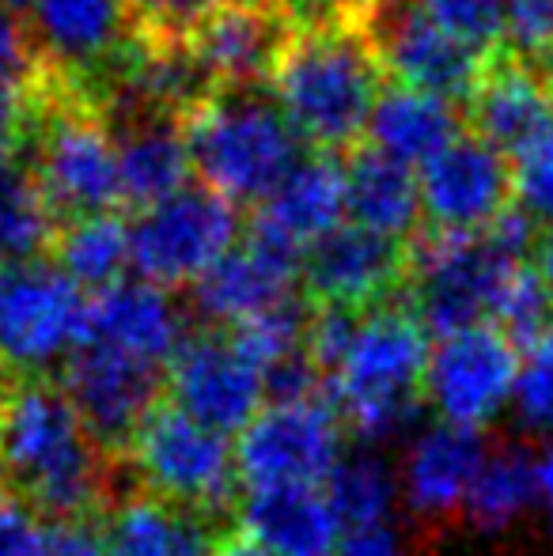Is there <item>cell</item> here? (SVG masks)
<instances>
[{
    "label": "cell",
    "instance_id": "cell-14",
    "mask_svg": "<svg viewBox=\"0 0 553 556\" xmlns=\"http://www.w3.org/2000/svg\"><path fill=\"white\" fill-rule=\"evenodd\" d=\"M417 182L425 227L440 235H481L516 205V163L474 132L428 160Z\"/></svg>",
    "mask_w": 553,
    "mask_h": 556
},
{
    "label": "cell",
    "instance_id": "cell-20",
    "mask_svg": "<svg viewBox=\"0 0 553 556\" xmlns=\"http://www.w3.org/2000/svg\"><path fill=\"white\" fill-rule=\"evenodd\" d=\"M345 216V155L311 152L292 163L269 198L254 208L251 224L307 250Z\"/></svg>",
    "mask_w": 553,
    "mask_h": 556
},
{
    "label": "cell",
    "instance_id": "cell-45",
    "mask_svg": "<svg viewBox=\"0 0 553 556\" xmlns=\"http://www.w3.org/2000/svg\"><path fill=\"white\" fill-rule=\"evenodd\" d=\"M550 68H553V58H550Z\"/></svg>",
    "mask_w": 553,
    "mask_h": 556
},
{
    "label": "cell",
    "instance_id": "cell-42",
    "mask_svg": "<svg viewBox=\"0 0 553 556\" xmlns=\"http://www.w3.org/2000/svg\"><path fill=\"white\" fill-rule=\"evenodd\" d=\"M531 265L539 269L542 285H546L553 295V224L539 227V239H535V250H531Z\"/></svg>",
    "mask_w": 553,
    "mask_h": 556
},
{
    "label": "cell",
    "instance_id": "cell-19",
    "mask_svg": "<svg viewBox=\"0 0 553 556\" xmlns=\"http://www.w3.org/2000/svg\"><path fill=\"white\" fill-rule=\"evenodd\" d=\"M111 117L118 137L122 208L140 216L190 190L193 163L178 117L152 111H118Z\"/></svg>",
    "mask_w": 553,
    "mask_h": 556
},
{
    "label": "cell",
    "instance_id": "cell-13",
    "mask_svg": "<svg viewBox=\"0 0 553 556\" xmlns=\"http://www.w3.org/2000/svg\"><path fill=\"white\" fill-rule=\"evenodd\" d=\"M58 382L73 409L80 413L88 435L122 462L140 420L163 397V367L134 359L103 344H76L61 364Z\"/></svg>",
    "mask_w": 553,
    "mask_h": 556
},
{
    "label": "cell",
    "instance_id": "cell-10",
    "mask_svg": "<svg viewBox=\"0 0 553 556\" xmlns=\"http://www.w3.org/2000/svg\"><path fill=\"white\" fill-rule=\"evenodd\" d=\"M300 27L292 0H228L183 38L186 58L209 88H269L277 58Z\"/></svg>",
    "mask_w": 553,
    "mask_h": 556
},
{
    "label": "cell",
    "instance_id": "cell-39",
    "mask_svg": "<svg viewBox=\"0 0 553 556\" xmlns=\"http://www.w3.org/2000/svg\"><path fill=\"white\" fill-rule=\"evenodd\" d=\"M23 155V111L20 96H0V170L15 167Z\"/></svg>",
    "mask_w": 553,
    "mask_h": 556
},
{
    "label": "cell",
    "instance_id": "cell-28",
    "mask_svg": "<svg viewBox=\"0 0 553 556\" xmlns=\"http://www.w3.org/2000/svg\"><path fill=\"white\" fill-rule=\"evenodd\" d=\"M186 515L163 500L129 489L96 522L106 556H178Z\"/></svg>",
    "mask_w": 553,
    "mask_h": 556
},
{
    "label": "cell",
    "instance_id": "cell-2",
    "mask_svg": "<svg viewBox=\"0 0 553 556\" xmlns=\"http://www.w3.org/2000/svg\"><path fill=\"white\" fill-rule=\"evenodd\" d=\"M372 8L300 20L269 76V96L311 152L349 155L364 144L387 73L368 30Z\"/></svg>",
    "mask_w": 553,
    "mask_h": 556
},
{
    "label": "cell",
    "instance_id": "cell-23",
    "mask_svg": "<svg viewBox=\"0 0 553 556\" xmlns=\"http://www.w3.org/2000/svg\"><path fill=\"white\" fill-rule=\"evenodd\" d=\"M345 213L356 227L410 242L425 227L414 167L376 152L372 144H356L345 155Z\"/></svg>",
    "mask_w": 553,
    "mask_h": 556
},
{
    "label": "cell",
    "instance_id": "cell-33",
    "mask_svg": "<svg viewBox=\"0 0 553 556\" xmlns=\"http://www.w3.org/2000/svg\"><path fill=\"white\" fill-rule=\"evenodd\" d=\"M46 61L50 58L42 53L27 20L0 0V96H23L38 80Z\"/></svg>",
    "mask_w": 553,
    "mask_h": 556
},
{
    "label": "cell",
    "instance_id": "cell-11",
    "mask_svg": "<svg viewBox=\"0 0 553 556\" xmlns=\"http://www.w3.org/2000/svg\"><path fill=\"white\" fill-rule=\"evenodd\" d=\"M368 30L387 80L466 106L486 53L448 35L420 0H379L368 12Z\"/></svg>",
    "mask_w": 553,
    "mask_h": 556
},
{
    "label": "cell",
    "instance_id": "cell-41",
    "mask_svg": "<svg viewBox=\"0 0 553 556\" xmlns=\"http://www.w3.org/2000/svg\"><path fill=\"white\" fill-rule=\"evenodd\" d=\"M334 556H402V549L384 527H376V530H361V534H349L345 545Z\"/></svg>",
    "mask_w": 553,
    "mask_h": 556
},
{
    "label": "cell",
    "instance_id": "cell-44",
    "mask_svg": "<svg viewBox=\"0 0 553 556\" xmlns=\"http://www.w3.org/2000/svg\"><path fill=\"white\" fill-rule=\"evenodd\" d=\"M0 500H4V477H0Z\"/></svg>",
    "mask_w": 553,
    "mask_h": 556
},
{
    "label": "cell",
    "instance_id": "cell-16",
    "mask_svg": "<svg viewBox=\"0 0 553 556\" xmlns=\"http://www.w3.org/2000/svg\"><path fill=\"white\" fill-rule=\"evenodd\" d=\"M466 122L474 137L516 163L553 122V68L504 38L481 61V76L466 99Z\"/></svg>",
    "mask_w": 553,
    "mask_h": 556
},
{
    "label": "cell",
    "instance_id": "cell-26",
    "mask_svg": "<svg viewBox=\"0 0 553 556\" xmlns=\"http://www.w3.org/2000/svg\"><path fill=\"white\" fill-rule=\"evenodd\" d=\"M46 262H53L76 288H91V295L126 280L134 265L129 254V224L118 213H96L61 220Z\"/></svg>",
    "mask_w": 553,
    "mask_h": 556
},
{
    "label": "cell",
    "instance_id": "cell-35",
    "mask_svg": "<svg viewBox=\"0 0 553 556\" xmlns=\"http://www.w3.org/2000/svg\"><path fill=\"white\" fill-rule=\"evenodd\" d=\"M519 409L531 425L553 428V337L527 349V364L519 367Z\"/></svg>",
    "mask_w": 553,
    "mask_h": 556
},
{
    "label": "cell",
    "instance_id": "cell-40",
    "mask_svg": "<svg viewBox=\"0 0 553 556\" xmlns=\"http://www.w3.org/2000/svg\"><path fill=\"white\" fill-rule=\"evenodd\" d=\"M213 556H277V553H269L266 545H262L259 538H254L251 530L236 519V522H224V527L216 530V553Z\"/></svg>",
    "mask_w": 553,
    "mask_h": 556
},
{
    "label": "cell",
    "instance_id": "cell-29",
    "mask_svg": "<svg viewBox=\"0 0 553 556\" xmlns=\"http://www.w3.org/2000/svg\"><path fill=\"white\" fill-rule=\"evenodd\" d=\"M58 224L61 216L50 208L23 163L0 170V262L46 257Z\"/></svg>",
    "mask_w": 553,
    "mask_h": 556
},
{
    "label": "cell",
    "instance_id": "cell-27",
    "mask_svg": "<svg viewBox=\"0 0 553 556\" xmlns=\"http://www.w3.org/2000/svg\"><path fill=\"white\" fill-rule=\"evenodd\" d=\"M539 466L531 454L519 446H504V451L486 454L478 477H474L470 492H466V519L478 530H504L535 504L539 496Z\"/></svg>",
    "mask_w": 553,
    "mask_h": 556
},
{
    "label": "cell",
    "instance_id": "cell-7",
    "mask_svg": "<svg viewBox=\"0 0 553 556\" xmlns=\"http://www.w3.org/2000/svg\"><path fill=\"white\" fill-rule=\"evenodd\" d=\"M239 213L205 186L140 213L129 224V254L140 280L160 292L193 288L239 242Z\"/></svg>",
    "mask_w": 553,
    "mask_h": 556
},
{
    "label": "cell",
    "instance_id": "cell-17",
    "mask_svg": "<svg viewBox=\"0 0 553 556\" xmlns=\"http://www.w3.org/2000/svg\"><path fill=\"white\" fill-rule=\"evenodd\" d=\"M519 382V349L497 326L440 337L428 359L425 397L448 417V425L481 428L508 402Z\"/></svg>",
    "mask_w": 553,
    "mask_h": 556
},
{
    "label": "cell",
    "instance_id": "cell-34",
    "mask_svg": "<svg viewBox=\"0 0 553 556\" xmlns=\"http://www.w3.org/2000/svg\"><path fill=\"white\" fill-rule=\"evenodd\" d=\"M516 205L539 224H553V122L516 160Z\"/></svg>",
    "mask_w": 553,
    "mask_h": 556
},
{
    "label": "cell",
    "instance_id": "cell-43",
    "mask_svg": "<svg viewBox=\"0 0 553 556\" xmlns=\"http://www.w3.org/2000/svg\"><path fill=\"white\" fill-rule=\"evenodd\" d=\"M539 484H542V492H546L550 511H553V451L542 458V466H539Z\"/></svg>",
    "mask_w": 553,
    "mask_h": 556
},
{
    "label": "cell",
    "instance_id": "cell-30",
    "mask_svg": "<svg viewBox=\"0 0 553 556\" xmlns=\"http://www.w3.org/2000/svg\"><path fill=\"white\" fill-rule=\"evenodd\" d=\"M326 500L338 515V527L349 530V534H361V530L379 527L387 500H391V481L376 462H345L326 481Z\"/></svg>",
    "mask_w": 553,
    "mask_h": 556
},
{
    "label": "cell",
    "instance_id": "cell-38",
    "mask_svg": "<svg viewBox=\"0 0 553 556\" xmlns=\"http://www.w3.org/2000/svg\"><path fill=\"white\" fill-rule=\"evenodd\" d=\"M46 556H106L96 522L46 527Z\"/></svg>",
    "mask_w": 553,
    "mask_h": 556
},
{
    "label": "cell",
    "instance_id": "cell-6",
    "mask_svg": "<svg viewBox=\"0 0 553 556\" xmlns=\"http://www.w3.org/2000/svg\"><path fill=\"white\" fill-rule=\"evenodd\" d=\"M80 318V288L53 262H0V382L38 379L65 364Z\"/></svg>",
    "mask_w": 553,
    "mask_h": 556
},
{
    "label": "cell",
    "instance_id": "cell-31",
    "mask_svg": "<svg viewBox=\"0 0 553 556\" xmlns=\"http://www.w3.org/2000/svg\"><path fill=\"white\" fill-rule=\"evenodd\" d=\"M436 23L470 50L489 53L508 38V0H420Z\"/></svg>",
    "mask_w": 553,
    "mask_h": 556
},
{
    "label": "cell",
    "instance_id": "cell-12",
    "mask_svg": "<svg viewBox=\"0 0 553 556\" xmlns=\"http://www.w3.org/2000/svg\"><path fill=\"white\" fill-rule=\"evenodd\" d=\"M341 420L326 402L266 405L236 443L239 477L247 492L280 484H318L338 469Z\"/></svg>",
    "mask_w": 553,
    "mask_h": 556
},
{
    "label": "cell",
    "instance_id": "cell-37",
    "mask_svg": "<svg viewBox=\"0 0 553 556\" xmlns=\"http://www.w3.org/2000/svg\"><path fill=\"white\" fill-rule=\"evenodd\" d=\"M0 556H46V527L15 500H0Z\"/></svg>",
    "mask_w": 553,
    "mask_h": 556
},
{
    "label": "cell",
    "instance_id": "cell-5",
    "mask_svg": "<svg viewBox=\"0 0 553 556\" xmlns=\"http://www.w3.org/2000/svg\"><path fill=\"white\" fill-rule=\"evenodd\" d=\"M122 473L148 496L213 522H236L247 496L236 446L186 417L167 394L148 409L122 451Z\"/></svg>",
    "mask_w": 553,
    "mask_h": 556
},
{
    "label": "cell",
    "instance_id": "cell-18",
    "mask_svg": "<svg viewBox=\"0 0 553 556\" xmlns=\"http://www.w3.org/2000/svg\"><path fill=\"white\" fill-rule=\"evenodd\" d=\"M178 341H183V318L175 303L144 280H122L84 300L76 344H103L144 364L167 367Z\"/></svg>",
    "mask_w": 553,
    "mask_h": 556
},
{
    "label": "cell",
    "instance_id": "cell-36",
    "mask_svg": "<svg viewBox=\"0 0 553 556\" xmlns=\"http://www.w3.org/2000/svg\"><path fill=\"white\" fill-rule=\"evenodd\" d=\"M508 42L531 58H553V0H508Z\"/></svg>",
    "mask_w": 553,
    "mask_h": 556
},
{
    "label": "cell",
    "instance_id": "cell-24",
    "mask_svg": "<svg viewBox=\"0 0 553 556\" xmlns=\"http://www.w3.org/2000/svg\"><path fill=\"white\" fill-rule=\"evenodd\" d=\"M458 137H463V117H458L455 103H443L436 96L406 88V84L387 80L384 96L372 111L364 144L406 163V167H414V163L425 167Z\"/></svg>",
    "mask_w": 553,
    "mask_h": 556
},
{
    "label": "cell",
    "instance_id": "cell-15",
    "mask_svg": "<svg viewBox=\"0 0 553 556\" xmlns=\"http://www.w3.org/2000/svg\"><path fill=\"white\" fill-rule=\"evenodd\" d=\"M303 250L285 242L280 235L247 220L239 242L190 288L193 307L205 326H239L280 307L296 295L300 285Z\"/></svg>",
    "mask_w": 553,
    "mask_h": 556
},
{
    "label": "cell",
    "instance_id": "cell-4",
    "mask_svg": "<svg viewBox=\"0 0 553 556\" xmlns=\"http://www.w3.org/2000/svg\"><path fill=\"white\" fill-rule=\"evenodd\" d=\"M201 186L259 208L300 160V137L262 88H216L178 114Z\"/></svg>",
    "mask_w": 553,
    "mask_h": 556
},
{
    "label": "cell",
    "instance_id": "cell-1",
    "mask_svg": "<svg viewBox=\"0 0 553 556\" xmlns=\"http://www.w3.org/2000/svg\"><path fill=\"white\" fill-rule=\"evenodd\" d=\"M0 477L42 527L99 522L122 496V462L91 440L53 375L0 382Z\"/></svg>",
    "mask_w": 553,
    "mask_h": 556
},
{
    "label": "cell",
    "instance_id": "cell-9",
    "mask_svg": "<svg viewBox=\"0 0 553 556\" xmlns=\"http://www.w3.org/2000/svg\"><path fill=\"white\" fill-rule=\"evenodd\" d=\"M414 262L410 242L387 239L368 227L338 224L330 235L303 250L300 285L315 311H376L384 303L406 300Z\"/></svg>",
    "mask_w": 553,
    "mask_h": 556
},
{
    "label": "cell",
    "instance_id": "cell-25",
    "mask_svg": "<svg viewBox=\"0 0 553 556\" xmlns=\"http://www.w3.org/2000/svg\"><path fill=\"white\" fill-rule=\"evenodd\" d=\"M481 462H486V446H481L478 428L463 425H436L432 432L420 435V443L410 454V504L420 515H436L448 519L466 504L474 477H478Z\"/></svg>",
    "mask_w": 553,
    "mask_h": 556
},
{
    "label": "cell",
    "instance_id": "cell-32",
    "mask_svg": "<svg viewBox=\"0 0 553 556\" xmlns=\"http://www.w3.org/2000/svg\"><path fill=\"white\" fill-rule=\"evenodd\" d=\"M228 0H126L129 8V38L152 46H175L186 30Z\"/></svg>",
    "mask_w": 553,
    "mask_h": 556
},
{
    "label": "cell",
    "instance_id": "cell-22",
    "mask_svg": "<svg viewBox=\"0 0 553 556\" xmlns=\"http://www.w3.org/2000/svg\"><path fill=\"white\" fill-rule=\"evenodd\" d=\"M239 522L277 556H334L338 553V515L318 484H280L243 496Z\"/></svg>",
    "mask_w": 553,
    "mask_h": 556
},
{
    "label": "cell",
    "instance_id": "cell-3",
    "mask_svg": "<svg viewBox=\"0 0 553 556\" xmlns=\"http://www.w3.org/2000/svg\"><path fill=\"white\" fill-rule=\"evenodd\" d=\"M428 359L432 333L410 295L364 311L353 318L349 344L326 382V405L338 413L345 432L379 440L428 402Z\"/></svg>",
    "mask_w": 553,
    "mask_h": 556
},
{
    "label": "cell",
    "instance_id": "cell-21",
    "mask_svg": "<svg viewBox=\"0 0 553 556\" xmlns=\"http://www.w3.org/2000/svg\"><path fill=\"white\" fill-rule=\"evenodd\" d=\"M27 27L50 61L99 73L129 42V8L126 0H30Z\"/></svg>",
    "mask_w": 553,
    "mask_h": 556
},
{
    "label": "cell",
    "instance_id": "cell-8",
    "mask_svg": "<svg viewBox=\"0 0 553 556\" xmlns=\"http://www.w3.org/2000/svg\"><path fill=\"white\" fill-rule=\"evenodd\" d=\"M163 394L216 435H243L262 413L266 379L262 367L221 326L183 333L163 367Z\"/></svg>",
    "mask_w": 553,
    "mask_h": 556
}]
</instances>
